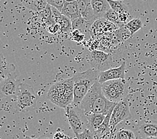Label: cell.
<instances>
[{"mask_svg": "<svg viewBox=\"0 0 157 139\" xmlns=\"http://www.w3.org/2000/svg\"><path fill=\"white\" fill-rule=\"evenodd\" d=\"M115 104L104 96L102 84L98 80L92 86L79 106L86 115L94 113L106 115Z\"/></svg>", "mask_w": 157, "mask_h": 139, "instance_id": "obj_1", "label": "cell"}, {"mask_svg": "<svg viewBox=\"0 0 157 139\" xmlns=\"http://www.w3.org/2000/svg\"><path fill=\"white\" fill-rule=\"evenodd\" d=\"M73 78L59 81L52 85L48 93V98L58 107L66 109L74 102Z\"/></svg>", "mask_w": 157, "mask_h": 139, "instance_id": "obj_2", "label": "cell"}, {"mask_svg": "<svg viewBox=\"0 0 157 139\" xmlns=\"http://www.w3.org/2000/svg\"><path fill=\"white\" fill-rule=\"evenodd\" d=\"M100 71L95 68L88 69L78 72L72 77L74 80V102L76 105L80 104L82 100L96 81L98 80Z\"/></svg>", "mask_w": 157, "mask_h": 139, "instance_id": "obj_3", "label": "cell"}, {"mask_svg": "<svg viewBox=\"0 0 157 139\" xmlns=\"http://www.w3.org/2000/svg\"><path fill=\"white\" fill-rule=\"evenodd\" d=\"M66 116L69 125L75 135L88 129L87 115L78 105L72 103L66 109Z\"/></svg>", "mask_w": 157, "mask_h": 139, "instance_id": "obj_4", "label": "cell"}, {"mask_svg": "<svg viewBox=\"0 0 157 139\" xmlns=\"http://www.w3.org/2000/svg\"><path fill=\"white\" fill-rule=\"evenodd\" d=\"M37 98L31 86L21 83L16 96V110L17 112H24L29 108L36 106Z\"/></svg>", "mask_w": 157, "mask_h": 139, "instance_id": "obj_5", "label": "cell"}, {"mask_svg": "<svg viewBox=\"0 0 157 139\" xmlns=\"http://www.w3.org/2000/svg\"><path fill=\"white\" fill-rule=\"evenodd\" d=\"M21 84V82L17 78L16 68L14 67L6 76L1 79L0 91L2 97H16Z\"/></svg>", "mask_w": 157, "mask_h": 139, "instance_id": "obj_6", "label": "cell"}, {"mask_svg": "<svg viewBox=\"0 0 157 139\" xmlns=\"http://www.w3.org/2000/svg\"><path fill=\"white\" fill-rule=\"evenodd\" d=\"M132 115L130 110V102L128 97L116 104L110 118V128L114 130L119 123L131 118Z\"/></svg>", "mask_w": 157, "mask_h": 139, "instance_id": "obj_7", "label": "cell"}, {"mask_svg": "<svg viewBox=\"0 0 157 139\" xmlns=\"http://www.w3.org/2000/svg\"><path fill=\"white\" fill-rule=\"evenodd\" d=\"M89 60L92 68L102 72L110 69L112 57L110 54L102 51L94 50L90 53Z\"/></svg>", "mask_w": 157, "mask_h": 139, "instance_id": "obj_8", "label": "cell"}, {"mask_svg": "<svg viewBox=\"0 0 157 139\" xmlns=\"http://www.w3.org/2000/svg\"><path fill=\"white\" fill-rule=\"evenodd\" d=\"M126 71V62H123L122 64L116 68H113L105 71L100 72L98 81L100 84L104 82L118 80V79H124Z\"/></svg>", "mask_w": 157, "mask_h": 139, "instance_id": "obj_9", "label": "cell"}, {"mask_svg": "<svg viewBox=\"0 0 157 139\" xmlns=\"http://www.w3.org/2000/svg\"><path fill=\"white\" fill-rule=\"evenodd\" d=\"M137 138L157 137V122L144 121L140 123L136 129Z\"/></svg>", "mask_w": 157, "mask_h": 139, "instance_id": "obj_10", "label": "cell"}, {"mask_svg": "<svg viewBox=\"0 0 157 139\" xmlns=\"http://www.w3.org/2000/svg\"><path fill=\"white\" fill-rule=\"evenodd\" d=\"M76 3L81 17L90 24H94L96 20L92 10L91 0H76Z\"/></svg>", "mask_w": 157, "mask_h": 139, "instance_id": "obj_11", "label": "cell"}, {"mask_svg": "<svg viewBox=\"0 0 157 139\" xmlns=\"http://www.w3.org/2000/svg\"><path fill=\"white\" fill-rule=\"evenodd\" d=\"M93 12L96 20L104 18L111 7L106 0H91Z\"/></svg>", "mask_w": 157, "mask_h": 139, "instance_id": "obj_12", "label": "cell"}, {"mask_svg": "<svg viewBox=\"0 0 157 139\" xmlns=\"http://www.w3.org/2000/svg\"><path fill=\"white\" fill-rule=\"evenodd\" d=\"M102 84V92L104 94V96L106 98L114 103H118L120 101L124 99L121 95H120L119 94L115 91L114 88L112 86L109 82H106Z\"/></svg>", "mask_w": 157, "mask_h": 139, "instance_id": "obj_13", "label": "cell"}, {"mask_svg": "<svg viewBox=\"0 0 157 139\" xmlns=\"http://www.w3.org/2000/svg\"><path fill=\"white\" fill-rule=\"evenodd\" d=\"M61 14L71 20H74L77 18L81 17L76 1L74 2H65Z\"/></svg>", "mask_w": 157, "mask_h": 139, "instance_id": "obj_14", "label": "cell"}, {"mask_svg": "<svg viewBox=\"0 0 157 139\" xmlns=\"http://www.w3.org/2000/svg\"><path fill=\"white\" fill-rule=\"evenodd\" d=\"M105 118L106 115L102 114L94 113L87 114V118L88 121V129L94 134L96 131L98 129L100 125H102Z\"/></svg>", "mask_w": 157, "mask_h": 139, "instance_id": "obj_15", "label": "cell"}, {"mask_svg": "<svg viewBox=\"0 0 157 139\" xmlns=\"http://www.w3.org/2000/svg\"><path fill=\"white\" fill-rule=\"evenodd\" d=\"M110 84L113 86L114 90L120 95H121L124 98L128 95V86L124 79H118V80H110Z\"/></svg>", "mask_w": 157, "mask_h": 139, "instance_id": "obj_16", "label": "cell"}, {"mask_svg": "<svg viewBox=\"0 0 157 139\" xmlns=\"http://www.w3.org/2000/svg\"><path fill=\"white\" fill-rule=\"evenodd\" d=\"M38 14L40 17L42 19L43 21H44V23L46 24L47 27L54 24H56L53 17H52V6H50V5H48L46 9H44V10L38 12Z\"/></svg>", "mask_w": 157, "mask_h": 139, "instance_id": "obj_17", "label": "cell"}, {"mask_svg": "<svg viewBox=\"0 0 157 139\" xmlns=\"http://www.w3.org/2000/svg\"><path fill=\"white\" fill-rule=\"evenodd\" d=\"M143 21L140 18H134L127 23L124 27L128 29L130 33V35L132 36L134 33L143 28Z\"/></svg>", "mask_w": 157, "mask_h": 139, "instance_id": "obj_18", "label": "cell"}, {"mask_svg": "<svg viewBox=\"0 0 157 139\" xmlns=\"http://www.w3.org/2000/svg\"><path fill=\"white\" fill-rule=\"evenodd\" d=\"M56 23L60 26L62 33H70L72 31V20L65 16H63V15L62 14L59 16Z\"/></svg>", "mask_w": 157, "mask_h": 139, "instance_id": "obj_19", "label": "cell"}, {"mask_svg": "<svg viewBox=\"0 0 157 139\" xmlns=\"http://www.w3.org/2000/svg\"><path fill=\"white\" fill-rule=\"evenodd\" d=\"M106 1L109 3L111 9L118 14L127 12H130L128 6L121 1H117V0H106Z\"/></svg>", "mask_w": 157, "mask_h": 139, "instance_id": "obj_20", "label": "cell"}, {"mask_svg": "<svg viewBox=\"0 0 157 139\" xmlns=\"http://www.w3.org/2000/svg\"><path fill=\"white\" fill-rule=\"evenodd\" d=\"M48 5L46 0H34L32 2L26 3L24 6L29 10L40 12L46 9Z\"/></svg>", "mask_w": 157, "mask_h": 139, "instance_id": "obj_21", "label": "cell"}, {"mask_svg": "<svg viewBox=\"0 0 157 139\" xmlns=\"http://www.w3.org/2000/svg\"><path fill=\"white\" fill-rule=\"evenodd\" d=\"M72 31L86 30L89 27H91L92 25V24H90L89 22L86 21L82 17L77 18L74 20H72Z\"/></svg>", "mask_w": 157, "mask_h": 139, "instance_id": "obj_22", "label": "cell"}, {"mask_svg": "<svg viewBox=\"0 0 157 139\" xmlns=\"http://www.w3.org/2000/svg\"><path fill=\"white\" fill-rule=\"evenodd\" d=\"M104 19H105L106 21H108L111 22V23L115 24L116 25L121 28H123L124 26V25L122 24L121 21H120L119 14L112 9H110L105 14V16L104 17Z\"/></svg>", "mask_w": 157, "mask_h": 139, "instance_id": "obj_23", "label": "cell"}, {"mask_svg": "<svg viewBox=\"0 0 157 139\" xmlns=\"http://www.w3.org/2000/svg\"><path fill=\"white\" fill-rule=\"evenodd\" d=\"M137 137L132 131L122 129L114 134V139H136Z\"/></svg>", "mask_w": 157, "mask_h": 139, "instance_id": "obj_24", "label": "cell"}, {"mask_svg": "<svg viewBox=\"0 0 157 139\" xmlns=\"http://www.w3.org/2000/svg\"><path fill=\"white\" fill-rule=\"evenodd\" d=\"M46 2L48 5L55 7L56 9H57L60 12H62L65 3L63 0H46Z\"/></svg>", "mask_w": 157, "mask_h": 139, "instance_id": "obj_25", "label": "cell"}, {"mask_svg": "<svg viewBox=\"0 0 157 139\" xmlns=\"http://www.w3.org/2000/svg\"><path fill=\"white\" fill-rule=\"evenodd\" d=\"M76 139H95L94 133L89 129L84 130L83 133L76 135Z\"/></svg>", "mask_w": 157, "mask_h": 139, "instance_id": "obj_26", "label": "cell"}, {"mask_svg": "<svg viewBox=\"0 0 157 139\" xmlns=\"http://www.w3.org/2000/svg\"><path fill=\"white\" fill-rule=\"evenodd\" d=\"M48 31L52 34H56L58 32H61V28L59 25L57 23L48 26Z\"/></svg>", "mask_w": 157, "mask_h": 139, "instance_id": "obj_27", "label": "cell"}, {"mask_svg": "<svg viewBox=\"0 0 157 139\" xmlns=\"http://www.w3.org/2000/svg\"><path fill=\"white\" fill-rule=\"evenodd\" d=\"M80 32H81L79 30L73 31L72 37H74V40L76 41V42H81V41L84 39V36L83 34H82Z\"/></svg>", "mask_w": 157, "mask_h": 139, "instance_id": "obj_28", "label": "cell"}, {"mask_svg": "<svg viewBox=\"0 0 157 139\" xmlns=\"http://www.w3.org/2000/svg\"><path fill=\"white\" fill-rule=\"evenodd\" d=\"M54 139H71V138L65 134H63L61 132H57L54 134Z\"/></svg>", "mask_w": 157, "mask_h": 139, "instance_id": "obj_29", "label": "cell"}, {"mask_svg": "<svg viewBox=\"0 0 157 139\" xmlns=\"http://www.w3.org/2000/svg\"><path fill=\"white\" fill-rule=\"evenodd\" d=\"M33 1H34V0H21V2H22V3H23L24 5L26 4V3L32 2Z\"/></svg>", "mask_w": 157, "mask_h": 139, "instance_id": "obj_30", "label": "cell"}, {"mask_svg": "<svg viewBox=\"0 0 157 139\" xmlns=\"http://www.w3.org/2000/svg\"><path fill=\"white\" fill-rule=\"evenodd\" d=\"M137 139H157V137H147V138H137Z\"/></svg>", "mask_w": 157, "mask_h": 139, "instance_id": "obj_31", "label": "cell"}, {"mask_svg": "<svg viewBox=\"0 0 157 139\" xmlns=\"http://www.w3.org/2000/svg\"><path fill=\"white\" fill-rule=\"evenodd\" d=\"M37 139H54V138H51L50 137H41Z\"/></svg>", "mask_w": 157, "mask_h": 139, "instance_id": "obj_32", "label": "cell"}, {"mask_svg": "<svg viewBox=\"0 0 157 139\" xmlns=\"http://www.w3.org/2000/svg\"><path fill=\"white\" fill-rule=\"evenodd\" d=\"M65 2H74L76 1V0H63Z\"/></svg>", "mask_w": 157, "mask_h": 139, "instance_id": "obj_33", "label": "cell"}, {"mask_svg": "<svg viewBox=\"0 0 157 139\" xmlns=\"http://www.w3.org/2000/svg\"><path fill=\"white\" fill-rule=\"evenodd\" d=\"M24 139H34V138H32L29 137H25L24 138Z\"/></svg>", "mask_w": 157, "mask_h": 139, "instance_id": "obj_34", "label": "cell"}, {"mask_svg": "<svg viewBox=\"0 0 157 139\" xmlns=\"http://www.w3.org/2000/svg\"><path fill=\"white\" fill-rule=\"evenodd\" d=\"M136 139H137V138H136Z\"/></svg>", "mask_w": 157, "mask_h": 139, "instance_id": "obj_35", "label": "cell"}]
</instances>
